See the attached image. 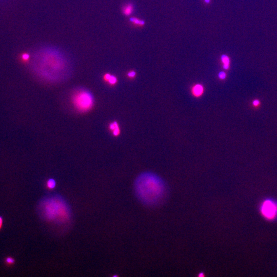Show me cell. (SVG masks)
<instances>
[{
  "instance_id": "obj_1",
  "label": "cell",
  "mask_w": 277,
  "mask_h": 277,
  "mask_svg": "<svg viewBox=\"0 0 277 277\" xmlns=\"http://www.w3.org/2000/svg\"><path fill=\"white\" fill-rule=\"evenodd\" d=\"M135 190L138 199L149 206L162 203L168 195L164 182L151 173H144L138 177L135 183Z\"/></svg>"
},
{
  "instance_id": "obj_2",
  "label": "cell",
  "mask_w": 277,
  "mask_h": 277,
  "mask_svg": "<svg viewBox=\"0 0 277 277\" xmlns=\"http://www.w3.org/2000/svg\"><path fill=\"white\" fill-rule=\"evenodd\" d=\"M40 214L48 222L63 224L71 219V209L62 197L50 195L45 197L39 206Z\"/></svg>"
},
{
  "instance_id": "obj_3",
  "label": "cell",
  "mask_w": 277,
  "mask_h": 277,
  "mask_svg": "<svg viewBox=\"0 0 277 277\" xmlns=\"http://www.w3.org/2000/svg\"><path fill=\"white\" fill-rule=\"evenodd\" d=\"M75 106L81 112H86L92 108L94 103L92 94L85 90L77 92L73 98Z\"/></svg>"
},
{
  "instance_id": "obj_4",
  "label": "cell",
  "mask_w": 277,
  "mask_h": 277,
  "mask_svg": "<svg viewBox=\"0 0 277 277\" xmlns=\"http://www.w3.org/2000/svg\"><path fill=\"white\" fill-rule=\"evenodd\" d=\"M262 216L268 220H274L277 218V203L270 199H267L262 202L260 207Z\"/></svg>"
},
{
  "instance_id": "obj_5",
  "label": "cell",
  "mask_w": 277,
  "mask_h": 277,
  "mask_svg": "<svg viewBox=\"0 0 277 277\" xmlns=\"http://www.w3.org/2000/svg\"><path fill=\"white\" fill-rule=\"evenodd\" d=\"M204 92V87L201 84H197L193 87L192 93L196 97L201 96Z\"/></svg>"
},
{
  "instance_id": "obj_6",
  "label": "cell",
  "mask_w": 277,
  "mask_h": 277,
  "mask_svg": "<svg viewBox=\"0 0 277 277\" xmlns=\"http://www.w3.org/2000/svg\"><path fill=\"white\" fill-rule=\"evenodd\" d=\"M133 6L131 4H128L124 6L122 8V12L124 15L129 16L133 13Z\"/></svg>"
},
{
  "instance_id": "obj_7",
  "label": "cell",
  "mask_w": 277,
  "mask_h": 277,
  "mask_svg": "<svg viewBox=\"0 0 277 277\" xmlns=\"http://www.w3.org/2000/svg\"><path fill=\"white\" fill-rule=\"evenodd\" d=\"M221 61L223 64V68L225 69H228L230 67V58L226 55H223L221 57Z\"/></svg>"
},
{
  "instance_id": "obj_8",
  "label": "cell",
  "mask_w": 277,
  "mask_h": 277,
  "mask_svg": "<svg viewBox=\"0 0 277 277\" xmlns=\"http://www.w3.org/2000/svg\"><path fill=\"white\" fill-rule=\"evenodd\" d=\"M130 21L135 25L139 26H143L145 24V22L143 20H140L136 18H130Z\"/></svg>"
},
{
  "instance_id": "obj_9",
  "label": "cell",
  "mask_w": 277,
  "mask_h": 277,
  "mask_svg": "<svg viewBox=\"0 0 277 277\" xmlns=\"http://www.w3.org/2000/svg\"><path fill=\"white\" fill-rule=\"evenodd\" d=\"M114 123H115V126L114 129L112 131H113V135L115 136H118L120 133V127L119 126L118 123L117 122H114Z\"/></svg>"
},
{
  "instance_id": "obj_10",
  "label": "cell",
  "mask_w": 277,
  "mask_h": 277,
  "mask_svg": "<svg viewBox=\"0 0 277 277\" xmlns=\"http://www.w3.org/2000/svg\"><path fill=\"white\" fill-rule=\"evenodd\" d=\"M47 185L48 188L52 189V188H55L56 184H55V181L53 179H50L47 181Z\"/></svg>"
},
{
  "instance_id": "obj_11",
  "label": "cell",
  "mask_w": 277,
  "mask_h": 277,
  "mask_svg": "<svg viewBox=\"0 0 277 277\" xmlns=\"http://www.w3.org/2000/svg\"><path fill=\"white\" fill-rule=\"evenodd\" d=\"M117 82V78L115 77V76H112L111 75L109 79V80L108 81V82H109L110 84H111V85H114Z\"/></svg>"
},
{
  "instance_id": "obj_12",
  "label": "cell",
  "mask_w": 277,
  "mask_h": 277,
  "mask_svg": "<svg viewBox=\"0 0 277 277\" xmlns=\"http://www.w3.org/2000/svg\"><path fill=\"white\" fill-rule=\"evenodd\" d=\"M6 262L8 265L13 264L15 263V260L12 257H7L6 259Z\"/></svg>"
},
{
  "instance_id": "obj_13",
  "label": "cell",
  "mask_w": 277,
  "mask_h": 277,
  "mask_svg": "<svg viewBox=\"0 0 277 277\" xmlns=\"http://www.w3.org/2000/svg\"><path fill=\"white\" fill-rule=\"evenodd\" d=\"M218 77L220 79L224 80V79H225L226 77V74L224 71H221L219 73Z\"/></svg>"
},
{
  "instance_id": "obj_14",
  "label": "cell",
  "mask_w": 277,
  "mask_h": 277,
  "mask_svg": "<svg viewBox=\"0 0 277 277\" xmlns=\"http://www.w3.org/2000/svg\"><path fill=\"white\" fill-rule=\"evenodd\" d=\"M136 75V72L135 71H131L128 73V74H127V76L130 78H133L134 77H135Z\"/></svg>"
},
{
  "instance_id": "obj_15",
  "label": "cell",
  "mask_w": 277,
  "mask_h": 277,
  "mask_svg": "<svg viewBox=\"0 0 277 277\" xmlns=\"http://www.w3.org/2000/svg\"><path fill=\"white\" fill-rule=\"evenodd\" d=\"M29 58V55L28 53H24L22 55V60L23 61L28 60Z\"/></svg>"
},
{
  "instance_id": "obj_16",
  "label": "cell",
  "mask_w": 277,
  "mask_h": 277,
  "mask_svg": "<svg viewBox=\"0 0 277 277\" xmlns=\"http://www.w3.org/2000/svg\"><path fill=\"white\" fill-rule=\"evenodd\" d=\"M111 76V75H110L109 73H106L105 74L104 76V79L105 81H107L108 82L109 79L110 77Z\"/></svg>"
},
{
  "instance_id": "obj_17",
  "label": "cell",
  "mask_w": 277,
  "mask_h": 277,
  "mask_svg": "<svg viewBox=\"0 0 277 277\" xmlns=\"http://www.w3.org/2000/svg\"><path fill=\"white\" fill-rule=\"evenodd\" d=\"M259 104H260V102H259V100H256L253 102V104L255 106H258Z\"/></svg>"
},
{
  "instance_id": "obj_18",
  "label": "cell",
  "mask_w": 277,
  "mask_h": 277,
  "mask_svg": "<svg viewBox=\"0 0 277 277\" xmlns=\"http://www.w3.org/2000/svg\"><path fill=\"white\" fill-rule=\"evenodd\" d=\"M3 218L1 217H0V230L2 228V225H3Z\"/></svg>"
},
{
  "instance_id": "obj_19",
  "label": "cell",
  "mask_w": 277,
  "mask_h": 277,
  "mask_svg": "<svg viewBox=\"0 0 277 277\" xmlns=\"http://www.w3.org/2000/svg\"><path fill=\"white\" fill-rule=\"evenodd\" d=\"M204 1H205V3H206V4H209V3H210V0H204Z\"/></svg>"
}]
</instances>
